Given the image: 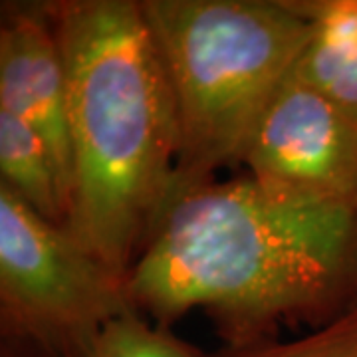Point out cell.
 Wrapping results in <instances>:
<instances>
[{"mask_svg": "<svg viewBox=\"0 0 357 357\" xmlns=\"http://www.w3.org/2000/svg\"><path fill=\"white\" fill-rule=\"evenodd\" d=\"M241 165L268 192L357 208V114L292 70L252 129Z\"/></svg>", "mask_w": 357, "mask_h": 357, "instance_id": "5", "label": "cell"}, {"mask_svg": "<svg viewBox=\"0 0 357 357\" xmlns=\"http://www.w3.org/2000/svg\"><path fill=\"white\" fill-rule=\"evenodd\" d=\"M0 185L36 215L66 227L68 201L48 143L4 109H0Z\"/></svg>", "mask_w": 357, "mask_h": 357, "instance_id": "8", "label": "cell"}, {"mask_svg": "<svg viewBox=\"0 0 357 357\" xmlns=\"http://www.w3.org/2000/svg\"><path fill=\"white\" fill-rule=\"evenodd\" d=\"M314 36L294 74L357 114V0H296Z\"/></svg>", "mask_w": 357, "mask_h": 357, "instance_id": "7", "label": "cell"}, {"mask_svg": "<svg viewBox=\"0 0 357 357\" xmlns=\"http://www.w3.org/2000/svg\"><path fill=\"white\" fill-rule=\"evenodd\" d=\"M141 314L129 276L0 185V340L89 357L117 319Z\"/></svg>", "mask_w": 357, "mask_h": 357, "instance_id": "4", "label": "cell"}, {"mask_svg": "<svg viewBox=\"0 0 357 357\" xmlns=\"http://www.w3.org/2000/svg\"><path fill=\"white\" fill-rule=\"evenodd\" d=\"M89 357H206V351L178 337L173 328L131 314L102 333Z\"/></svg>", "mask_w": 357, "mask_h": 357, "instance_id": "10", "label": "cell"}, {"mask_svg": "<svg viewBox=\"0 0 357 357\" xmlns=\"http://www.w3.org/2000/svg\"><path fill=\"white\" fill-rule=\"evenodd\" d=\"M64 56L74 185L64 229L129 276L169 211L173 89L141 0H46Z\"/></svg>", "mask_w": 357, "mask_h": 357, "instance_id": "2", "label": "cell"}, {"mask_svg": "<svg viewBox=\"0 0 357 357\" xmlns=\"http://www.w3.org/2000/svg\"><path fill=\"white\" fill-rule=\"evenodd\" d=\"M206 357H357V306L332 324L294 340H266L229 347L220 345Z\"/></svg>", "mask_w": 357, "mask_h": 357, "instance_id": "9", "label": "cell"}, {"mask_svg": "<svg viewBox=\"0 0 357 357\" xmlns=\"http://www.w3.org/2000/svg\"><path fill=\"white\" fill-rule=\"evenodd\" d=\"M129 292L163 328L203 310L229 347L318 330L357 306V208L215 178L169 206Z\"/></svg>", "mask_w": 357, "mask_h": 357, "instance_id": "1", "label": "cell"}, {"mask_svg": "<svg viewBox=\"0 0 357 357\" xmlns=\"http://www.w3.org/2000/svg\"><path fill=\"white\" fill-rule=\"evenodd\" d=\"M173 89L171 203L241 165L262 112L314 36L296 0H141ZM167 215V213H165Z\"/></svg>", "mask_w": 357, "mask_h": 357, "instance_id": "3", "label": "cell"}, {"mask_svg": "<svg viewBox=\"0 0 357 357\" xmlns=\"http://www.w3.org/2000/svg\"><path fill=\"white\" fill-rule=\"evenodd\" d=\"M0 109L48 143L70 211L74 167L66 66L46 0H4L0 6Z\"/></svg>", "mask_w": 357, "mask_h": 357, "instance_id": "6", "label": "cell"}, {"mask_svg": "<svg viewBox=\"0 0 357 357\" xmlns=\"http://www.w3.org/2000/svg\"><path fill=\"white\" fill-rule=\"evenodd\" d=\"M0 357H54L48 351L40 349L28 342L0 340Z\"/></svg>", "mask_w": 357, "mask_h": 357, "instance_id": "11", "label": "cell"}]
</instances>
